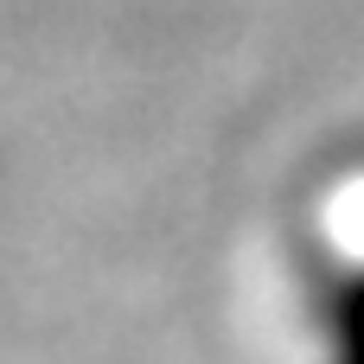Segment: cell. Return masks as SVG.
<instances>
[{
  "label": "cell",
  "instance_id": "obj_1",
  "mask_svg": "<svg viewBox=\"0 0 364 364\" xmlns=\"http://www.w3.org/2000/svg\"><path fill=\"white\" fill-rule=\"evenodd\" d=\"M307 333L320 364H364V256H333L314 269Z\"/></svg>",
  "mask_w": 364,
  "mask_h": 364
}]
</instances>
